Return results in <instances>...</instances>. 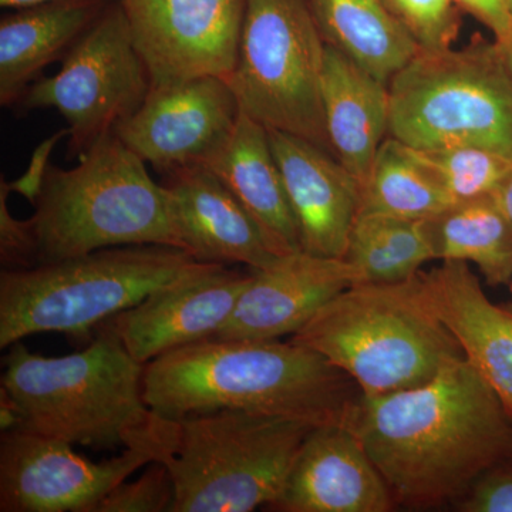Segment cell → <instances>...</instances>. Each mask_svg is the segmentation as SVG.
<instances>
[{
    "label": "cell",
    "mask_w": 512,
    "mask_h": 512,
    "mask_svg": "<svg viewBox=\"0 0 512 512\" xmlns=\"http://www.w3.org/2000/svg\"><path fill=\"white\" fill-rule=\"evenodd\" d=\"M345 424L403 507L456 504L512 457V416L464 357L420 386L360 394Z\"/></svg>",
    "instance_id": "1"
},
{
    "label": "cell",
    "mask_w": 512,
    "mask_h": 512,
    "mask_svg": "<svg viewBox=\"0 0 512 512\" xmlns=\"http://www.w3.org/2000/svg\"><path fill=\"white\" fill-rule=\"evenodd\" d=\"M359 387L315 350L279 340L207 339L144 365V397L168 420L237 410L312 426L345 423Z\"/></svg>",
    "instance_id": "2"
},
{
    "label": "cell",
    "mask_w": 512,
    "mask_h": 512,
    "mask_svg": "<svg viewBox=\"0 0 512 512\" xmlns=\"http://www.w3.org/2000/svg\"><path fill=\"white\" fill-rule=\"evenodd\" d=\"M97 329L92 345L72 355H36L22 342L10 346L0 390L18 410V427L96 450L153 447L161 463L177 423L148 406L143 363L111 330Z\"/></svg>",
    "instance_id": "3"
},
{
    "label": "cell",
    "mask_w": 512,
    "mask_h": 512,
    "mask_svg": "<svg viewBox=\"0 0 512 512\" xmlns=\"http://www.w3.org/2000/svg\"><path fill=\"white\" fill-rule=\"evenodd\" d=\"M33 207L39 265L127 245L184 249L164 185L116 133L93 144L76 167L49 164Z\"/></svg>",
    "instance_id": "4"
},
{
    "label": "cell",
    "mask_w": 512,
    "mask_h": 512,
    "mask_svg": "<svg viewBox=\"0 0 512 512\" xmlns=\"http://www.w3.org/2000/svg\"><path fill=\"white\" fill-rule=\"evenodd\" d=\"M291 340L345 372L363 396L420 386L464 357L427 302L421 271L402 282L350 286Z\"/></svg>",
    "instance_id": "5"
},
{
    "label": "cell",
    "mask_w": 512,
    "mask_h": 512,
    "mask_svg": "<svg viewBox=\"0 0 512 512\" xmlns=\"http://www.w3.org/2000/svg\"><path fill=\"white\" fill-rule=\"evenodd\" d=\"M210 265L180 248L127 245L30 269H2L0 348L37 333L87 335Z\"/></svg>",
    "instance_id": "6"
},
{
    "label": "cell",
    "mask_w": 512,
    "mask_h": 512,
    "mask_svg": "<svg viewBox=\"0 0 512 512\" xmlns=\"http://www.w3.org/2000/svg\"><path fill=\"white\" fill-rule=\"evenodd\" d=\"M161 463L175 485L171 512H249L284 490L296 454L315 426L237 410L175 420Z\"/></svg>",
    "instance_id": "7"
},
{
    "label": "cell",
    "mask_w": 512,
    "mask_h": 512,
    "mask_svg": "<svg viewBox=\"0 0 512 512\" xmlns=\"http://www.w3.org/2000/svg\"><path fill=\"white\" fill-rule=\"evenodd\" d=\"M389 92L390 137L417 150L476 146L512 158V73L497 42L420 50Z\"/></svg>",
    "instance_id": "8"
},
{
    "label": "cell",
    "mask_w": 512,
    "mask_h": 512,
    "mask_svg": "<svg viewBox=\"0 0 512 512\" xmlns=\"http://www.w3.org/2000/svg\"><path fill=\"white\" fill-rule=\"evenodd\" d=\"M325 47L309 0H245L227 82L242 113L330 153L322 107Z\"/></svg>",
    "instance_id": "9"
},
{
    "label": "cell",
    "mask_w": 512,
    "mask_h": 512,
    "mask_svg": "<svg viewBox=\"0 0 512 512\" xmlns=\"http://www.w3.org/2000/svg\"><path fill=\"white\" fill-rule=\"evenodd\" d=\"M151 90L119 2L110 3L62 60L53 76L40 77L16 104V114L55 109L69 130L67 154L79 158L101 138L116 133Z\"/></svg>",
    "instance_id": "10"
},
{
    "label": "cell",
    "mask_w": 512,
    "mask_h": 512,
    "mask_svg": "<svg viewBox=\"0 0 512 512\" xmlns=\"http://www.w3.org/2000/svg\"><path fill=\"white\" fill-rule=\"evenodd\" d=\"M153 447H127L93 461L66 443L15 427L0 434V512H92L140 468L160 461Z\"/></svg>",
    "instance_id": "11"
},
{
    "label": "cell",
    "mask_w": 512,
    "mask_h": 512,
    "mask_svg": "<svg viewBox=\"0 0 512 512\" xmlns=\"http://www.w3.org/2000/svg\"><path fill=\"white\" fill-rule=\"evenodd\" d=\"M151 86L227 80L237 63L245 0H120Z\"/></svg>",
    "instance_id": "12"
},
{
    "label": "cell",
    "mask_w": 512,
    "mask_h": 512,
    "mask_svg": "<svg viewBox=\"0 0 512 512\" xmlns=\"http://www.w3.org/2000/svg\"><path fill=\"white\" fill-rule=\"evenodd\" d=\"M239 116L241 109L227 80L200 76L151 86L140 109L116 134L165 175L207 163L227 143Z\"/></svg>",
    "instance_id": "13"
},
{
    "label": "cell",
    "mask_w": 512,
    "mask_h": 512,
    "mask_svg": "<svg viewBox=\"0 0 512 512\" xmlns=\"http://www.w3.org/2000/svg\"><path fill=\"white\" fill-rule=\"evenodd\" d=\"M251 274L211 264L200 274L160 289L103 323L138 362L212 339L225 325Z\"/></svg>",
    "instance_id": "14"
},
{
    "label": "cell",
    "mask_w": 512,
    "mask_h": 512,
    "mask_svg": "<svg viewBox=\"0 0 512 512\" xmlns=\"http://www.w3.org/2000/svg\"><path fill=\"white\" fill-rule=\"evenodd\" d=\"M362 281L343 258L301 251L252 269L244 291L214 339L278 340L295 335L340 292Z\"/></svg>",
    "instance_id": "15"
},
{
    "label": "cell",
    "mask_w": 512,
    "mask_h": 512,
    "mask_svg": "<svg viewBox=\"0 0 512 512\" xmlns=\"http://www.w3.org/2000/svg\"><path fill=\"white\" fill-rule=\"evenodd\" d=\"M392 491L365 447L345 423L308 434L284 490L271 510L281 512H387Z\"/></svg>",
    "instance_id": "16"
},
{
    "label": "cell",
    "mask_w": 512,
    "mask_h": 512,
    "mask_svg": "<svg viewBox=\"0 0 512 512\" xmlns=\"http://www.w3.org/2000/svg\"><path fill=\"white\" fill-rule=\"evenodd\" d=\"M301 235L302 251L345 259L360 207V185L338 158L312 141L268 130Z\"/></svg>",
    "instance_id": "17"
},
{
    "label": "cell",
    "mask_w": 512,
    "mask_h": 512,
    "mask_svg": "<svg viewBox=\"0 0 512 512\" xmlns=\"http://www.w3.org/2000/svg\"><path fill=\"white\" fill-rule=\"evenodd\" d=\"M184 251L205 264L264 269L281 255L241 202L205 165L163 175Z\"/></svg>",
    "instance_id": "18"
},
{
    "label": "cell",
    "mask_w": 512,
    "mask_h": 512,
    "mask_svg": "<svg viewBox=\"0 0 512 512\" xmlns=\"http://www.w3.org/2000/svg\"><path fill=\"white\" fill-rule=\"evenodd\" d=\"M427 302L512 416V309L495 305L467 262L421 272Z\"/></svg>",
    "instance_id": "19"
},
{
    "label": "cell",
    "mask_w": 512,
    "mask_h": 512,
    "mask_svg": "<svg viewBox=\"0 0 512 512\" xmlns=\"http://www.w3.org/2000/svg\"><path fill=\"white\" fill-rule=\"evenodd\" d=\"M109 0H47L0 20V104L15 109L47 66L63 60Z\"/></svg>",
    "instance_id": "20"
},
{
    "label": "cell",
    "mask_w": 512,
    "mask_h": 512,
    "mask_svg": "<svg viewBox=\"0 0 512 512\" xmlns=\"http://www.w3.org/2000/svg\"><path fill=\"white\" fill-rule=\"evenodd\" d=\"M322 107L330 151L362 191L384 134L389 133V84L326 43Z\"/></svg>",
    "instance_id": "21"
},
{
    "label": "cell",
    "mask_w": 512,
    "mask_h": 512,
    "mask_svg": "<svg viewBox=\"0 0 512 512\" xmlns=\"http://www.w3.org/2000/svg\"><path fill=\"white\" fill-rule=\"evenodd\" d=\"M204 165L254 218L276 254L302 251L298 222L272 153L268 128L241 111L227 143Z\"/></svg>",
    "instance_id": "22"
},
{
    "label": "cell",
    "mask_w": 512,
    "mask_h": 512,
    "mask_svg": "<svg viewBox=\"0 0 512 512\" xmlns=\"http://www.w3.org/2000/svg\"><path fill=\"white\" fill-rule=\"evenodd\" d=\"M323 40L389 84L420 47L387 0H309Z\"/></svg>",
    "instance_id": "23"
},
{
    "label": "cell",
    "mask_w": 512,
    "mask_h": 512,
    "mask_svg": "<svg viewBox=\"0 0 512 512\" xmlns=\"http://www.w3.org/2000/svg\"><path fill=\"white\" fill-rule=\"evenodd\" d=\"M437 259L474 264L491 286L512 282V220L495 195L458 202L431 220Z\"/></svg>",
    "instance_id": "24"
},
{
    "label": "cell",
    "mask_w": 512,
    "mask_h": 512,
    "mask_svg": "<svg viewBox=\"0 0 512 512\" xmlns=\"http://www.w3.org/2000/svg\"><path fill=\"white\" fill-rule=\"evenodd\" d=\"M346 261L363 282H402L437 259L431 220L360 212L350 232Z\"/></svg>",
    "instance_id": "25"
},
{
    "label": "cell",
    "mask_w": 512,
    "mask_h": 512,
    "mask_svg": "<svg viewBox=\"0 0 512 512\" xmlns=\"http://www.w3.org/2000/svg\"><path fill=\"white\" fill-rule=\"evenodd\" d=\"M456 205L436 174L416 151L390 137L377 150L360 191V212L434 220Z\"/></svg>",
    "instance_id": "26"
},
{
    "label": "cell",
    "mask_w": 512,
    "mask_h": 512,
    "mask_svg": "<svg viewBox=\"0 0 512 512\" xmlns=\"http://www.w3.org/2000/svg\"><path fill=\"white\" fill-rule=\"evenodd\" d=\"M413 150L436 174L456 204L497 194L512 174V158L488 148L460 146Z\"/></svg>",
    "instance_id": "27"
},
{
    "label": "cell",
    "mask_w": 512,
    "mask_h": 512,
    "mask_svg": "<svg viewBox=\"0 0 512 512\" xmlns=\"http://www.w3.org/2000/svg\"><path fill=\"white\" fill-rule=\"evenodd\" d=\"M387 3L420 50L451 49L458 33L456 0H387Z\"/></svg>",
    "instance_id": "28"
},
{
    "label": "cell",
    "mask_w": 512,
    "mask_h": 512,
    "mask_svg": "<svg viewBox=\"0 0 512 512\" xmlns=\"http://www.w3.org/2000/svg\"><path fill=\"white\" fill-rule=\"evenodd\" d=\"M174 500L170 470L164 463L154 461L137 480L116 485L92 512H171Z\"/></svg>",
    "instance_id": "29"
},
{
    "label": "cell",
    "mask_w": 512,
    "mask_h": 512,
    "mask_svg": "<svg viewBox=\"0 0 512 512\" xmlns=\"http://www.w3.org/2000/svg\"><path fill=\"white\" fill-rule=\"evenodd\" d=\"M9 183L0 180V264L2 269H30L39 265L35 232L29 220L19 221L8 207Z\"/></svg>",
    "instance_id": "30"
},
{
    "label": "cell",
    "mask_w": 512,
    "mask_h": 512,
    "mask_svg": "<svg viewBox=\"0 0 512 512\" xmlns=\"http://www.w3.org/2000/svg\"><path fill=\"white\" fill-rule=\"evenodd\" d=\"M454 505L463 512H512V457L481 474Z\"/></svg>",
    "instance_id": "31"
},
{
    "label": "cell",
    "mask_w": 512,
    "mask_h": 512,
    "mask_svg": "<svg viewBox=\"0 0 512 512\" xmlns=\"http://www.w3.org/2000/svg\"><path fill=\"white\" fill-rule=\"evenodd\" d=\"M456 3L483 22L498 43L510 32L512 10L508 0H456Z\"/></svg>",
    "instance_id": "32"
},
{
    "label": "cell",
    "mask_w": 512,
    "mask_h": 512,
    "mask_svg": "<svg viewBox=\"0 0 512 512\" xmlns=\"http://www.w3.org/2000/svg\"><path fill=\"white\" fill-rule=\"evenodd\" d=\"M69 136V130L62 131L57 136L50 138L46 143L37 148L35 156L32 157L28 171L23 175L20 180L15 183L9 184L10 190L18 191L23 197L28 198L30 202H35L37 194H39L40 187H42L43 178H45L47 167V160H49L50 151L53 150L59 137Z\"/></svg>",
    "instance_id": "33"
},
{
    "label": "cell",
    "mask_w": 512,
    "mask_h": 512,
    "mask_svg": "<svg viewBox=\"0 0 512 512\" xmlns=\"http://www.w3.org/2000/svg\"><path fill=\"white\" fill-rule=\"evenodd\" d=\"M495 198L500 202L501 207L507 212L508 217L512 220V174L511 177L505 181L503 187L495 194Z\"/></svg>",
    "instance_id": "34"
},
{
    "label": "cell",
    "mask_w": 512,
    "mask_h": 512,
    "mask_svg": "<svg viewBox=\"0 0 512 512\" xmlns=\"http://www.w3.org/2000/svg\"><path fill=\"white\" fill-rule=\"evenodd\" d=\"M47 2V0H0V6L5 9H20L26 6L37 5V3Z\"/></svg>",
    "instance_id": "35"
},
{
    "label": "cell",
    "mask_w": 512,
    "mask_h": 512,
    "mask_svg": "<svg viewBox=\"0 0 512 512\" xmlns=\"http://www.w3.org/2000/svg\"><path fill=\"white\" fill-rule=\"evenodd\" d=\"M498 45H500L501 49H503L505 62H507L508 67H510L512 73V22L510 32H508V35L505 36L503 42L498 43Z\"/></svg>",
    "instance_id": "36"
},
{
    "label": "cell",
    "mask_w": 512,
    "mask_h": 512,
    "mask_svg": "<svg viewBox=\"0 0 512 512\" xmlns=\"http://www.w3.org/2000/svg\"><path fill=\"white\" fill-rule=\"evenodd\" d=\"M508 3H510L511 10H512V0H508Z\"/></svg>",
    "instance_id": "37"
},
{
    "label": "cell",
    "mask_w": 512,
    "mask_h": 512,
    "mask_svg": "<svg viewBox=\"0 0 512 512\" xmlns=\"http://www.w3.org/2000/svg\"><path fill=\"white\" fill-rule=\"evenodd\" d=\"M511 291H512V282H511Z\"/></svg>",
    "instance_id": "38"
}]
</instances>
